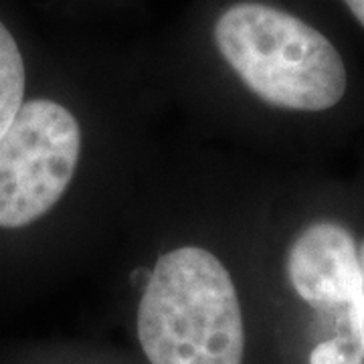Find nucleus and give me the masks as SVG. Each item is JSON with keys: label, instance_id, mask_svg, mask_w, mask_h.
Returning a JSON list of instances; mask_svg holds the SVG:
<instances>
[{"label": "nucleus", "instance_id": "6", "mask_svg": "<svg viewBox=\"0 0 364 364\" xmlns=\"http://www.w3.org/2000/svg\"><path fill=\"white\" fill-rule=\"evenodd\" d=\"M310 364H364V342L358 332L334 334L314 346Z\"/></svg>", "mask_w": 364, "mask_h": 364}, {"label": "nucleus", "instance_id": "7", "mask_svg": "<svg viewBox=\"0 0 364 364\" xmlns=\"http://www.w3.org/2000/svg\"><path fill=\"white\" fill-rule=\"evenodd\" d=\"M358 255H360V273H363V291H360V332H363L364 342V243L363 247L358 249Z\"/></svg>", "mask_w": 364, "mask_h": 364}, {"label": "nucleus", "instance_id": "3", "mask_svg": "<svg viewBox=\"0 0 364 364\" xmlns=\"http://www.w3.org/2000/svg\"><path fill=\"white\" fill-rule=\"evenodd\" d=\"M79 152L81 130L65 105L25 102L0 138V229L47 215L73 181Z\"/></svg>", "mask_w": 364, "mask_h": 364}, {"label": "nucleus", "instance_id": "5", "mask_svg": "<svg viewBox=\"0 0 364 364\" xmlns=\"http://www.w3.org/2000/svg\"><path fill=\"white\" fill-rule=\"evenodd\" d=\"M25 61L11 31L0 21V138L25 104Z\"/></svg>", "mask_w": 364, "mask_h": 364}, {"label": "nucleus", "instance_id": "2", "mask_svg": "<svg viewBox=\"0 0 364 364\" xmlns=\"http://www.w3.org/2000/svg\"><path fill=\"white\" fill-rule=\"evenodd\" d=\"M215 43L239 79L265 104L324 112L346 93L338 49L294 14L259 2H239L215 25Z\"/></svg>", "mask_w": 364, "mask_h": 364}, {"label": "nucleus", "instance_id": "8", "mask_svg": "<svg viewBox=\"0 0 364 364\" xmlns=\"http://www.w3.org/2000/svg\"><path fill=\"white\" fill-rule=\"evenodd\" d=\"M344 2L348 4V9L356 16V21L364 26V0H344Z\"/></svg>", "mask_w": 364, "mask_h": 364}, {"label": "nucleus", "instance_id": "4", "mask_svg": "<svg viewBox=\"0 0 364 364\" xmlns=\"http://www.w3.org/2000/svg\"><path fill=\"white\" fill-rule=\"evenodd\" d=\"M287 275L299 298L334 320L336 334H363L360 255L346 227L334 221L308 225L289 247Z\"/></svg>", "mask_w": 364, "mask_h": 364}, {"label": "nucleus", "instance_id": "1", "mask_svg": "<svg viewBox=\"0 0 364 364\" xmlns=\"http://www.w3.org/2000/svg\"><path fill=\"white\" fill-rule=\"evenodd\" d=\"M150 364H241L243 314L231 273L203 247H178L154 265L138 306Z\"/></svg>", "mask_w": 364, "mask_h": 364}]
</instances>
